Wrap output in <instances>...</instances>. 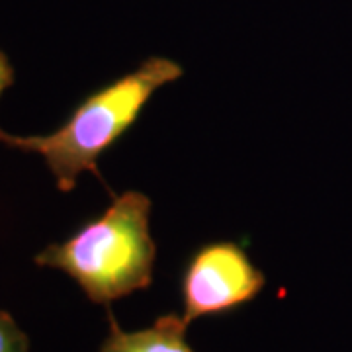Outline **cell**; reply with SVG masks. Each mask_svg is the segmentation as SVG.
<instances>
[{
    "label": "cell",
    "mask_w": 352,
    "mask_h": 352,
    "mask_svg": "<svg viewBox=\"0 0 352 352\" xmlns=\"http://www.w3.org/2000/svg\"><path fill=\"white\" fill-rule=\"evenodd\" d=\"M184 75L168 57H149L131 73L90 92L47 135H12L0 129V143L18 151L38 153L61 192H71L82 173L100 178L98 159L135 126L159 88Z\"/></svg>",
    "instance_id": "obj_1"
},
{
    "label": "cell",
    "mask_w": 352,
    "mask_h": 352,
    "mask_svg": "<svg viewBox=\"0 0 352 352\" xmlns=\"http://www.w3.org/2000/svg\"><path fill=\"white\" fill-rule=\"evenodd\" d=\"M151 208V198L138 190L112 196L104 214L88 219L63 243L47 245L34 263L65 272L98 305L147 289L157 261Z\"/></svg>",
    "instance_id": "obj_2"
},
{
    "label": "cell",
    "mask_w": 352,
    "mask_h": 352,
    "mask_svg": "<svg viewBox=\"0 0 352 352\" xmlns=\"http://www.w3.org/2000/svg\"><path fill=\"white\" fill-rule=\"evenodd\" d=\"M266 286L264 272L235 241L204 243L188 256L180 272L182 319L237 311L251 303Z\"/></svg>",
    "instance_id": "obj_3"
},
{
    "label": "cell",
    "mask_w": 352,
    "mask_h": 352,
    "mask_svg": "<svg viewBox=\"0 0 352 352\" xmlns=\"http://www.w3.org/2000/svg\"><path fill=\"white\" fill-rule=\"evenodd\" d=\"M186 327L182 315L166 314L157 317L151 327L124 331L108 309V337L98 352H194L186 340Z\"/></svg>",
    "instance_id": "obj_4"
},
{
    "label": "cell",
    "mask_w": 352,
    "mask_h": 352,
    "mask_svg": "<svg viewBox=\"0 0 352 352\" xmlns=\"http://www.w3.org/2000/svg\"><path fill=\"white\" fill-rule=\"evenodd\" d=\"M0 352H30L25 333L6 311H0Z\"/></svg>",
    "instance_id": "obj_5"
},
{
    "label": "cell",
    "mask_w": 352,
    "mask_h": 352,
    "mask_svg": "<svg viewBox=\"0 0 352 352\" xmlns=\"http://www.w3.org/2000/svg\"><path fill=\"white\" fill-rule=\"evenodd\" d=\"M14 85V67L8 61V57L0 51V96L8 87Z\"/></svg>",
    "instance_id": "obj_6"
}]
</instances>
